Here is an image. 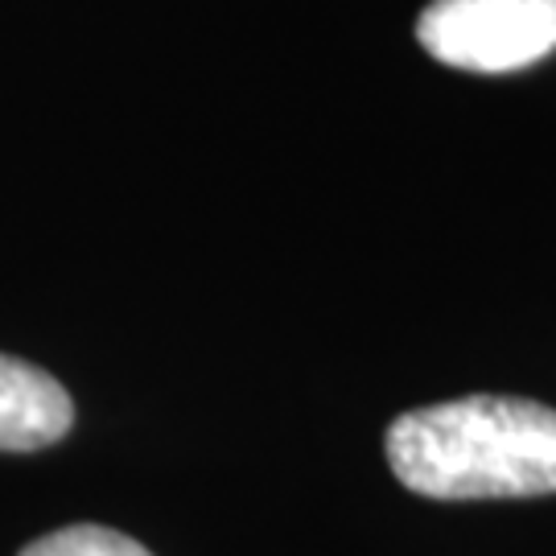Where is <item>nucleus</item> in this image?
<instances>
[{
    "mask_svg": "<svg viewBox=\"0 0 556 556\" xmlns=\"http://www.w3.org/2000/svg\"><path fill=\"white\" fill-rule=\"evenodd\" d=\"M392 475L425 498L556 495V408L519 396H462L388 429Z\"/></svg>",
    "mask_w": 556,
    "mask_h": 556,
    "instance_id": "f257e3e1",
    "label": "nucleus"
},
{
    "mask_svg": "<svg viewBox=\"0 0 556 556\" xmlns=\"http://www.w3.org/2000/svg\"><path fill=\"white\" fill-rule=\"evenodd\" d=\"M417 38L457 71H523L556 50V0H433Z\"/></svg>",
    "mask_w": 556,
    "mask_h": 556,
    "instance_id": "f03ea898",
    "label": "nucleus"
},
{
    "mask_svg": "<svg viewBox=\"0 0 556 556\" xmlns=\"http://www.w3.org/2000/svg\"><path fill=\"white\" fill-rule=\"evenodd\" d=\"M75 404L59 379L13 355H0V450L34 454L66 438Z\"/></svg>",
    "mask_w": 556,
    "mask_h": 556,
    "instance_id": "7ed1b4c3",
    "label": "nucleus"
},
{
    "mask_svg": "<svg viewBox=\"0 0 556 556\" xmlns=\"http://www.w3.org/2000/svg\"><path fill=\"white\" fill-rule=\"evenodd\" d=\"M17 556H153L140 540L124 536L116 528H100V523H75L50 536L25 544Z\"/></svg>",
    "mask_w": 556,
    "mask_h": 556,
    "instance_id": "20e7f679",
    "label": "nucleus"
}]
</instances>
